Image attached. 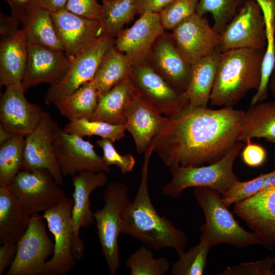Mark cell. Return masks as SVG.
Masks as SVG:
<instances>
[{"instance_id":"cell-15","label":"cell","mask_w":275,"mask_h":275,"mask_svg":"<svg viewBox=\"0 0 275 275\" xmlns=\"http://www.w3.org/2000/svg\"><path fill=\"white\" fill-rule=\"evenodd\" d=\"M56 159L63 177L73 176L85 171L108 174L110 168L104 162L89 141L59 128L53 142Z\"/></svg>"},{"instance_id":"cell-23","label":"cell","mask_w":275,"mask_h":275,"mask_svg":"<svg viewBox=\"0 0 275 275\" xmlns=\"http://www.w3.org/2000/svg\"><path fill=\"white\" fill-rule=\"evenodd\" d=\"M161 35L153 46V59L159 73L174 88L185 93L188 88L191 67L177 48L172 36Z\"/></svg>"},{"instance_id":"cell-9","label":"cell","mask_w":275,"mask_h":275,"mask_svg":"<svg viewBox=\"0 0 275 275\" xmlns=\"http://www.w3.org/2000/svg\"><path fill=\"white\" fill-rule=\"evenodd\" d=\"M266 43L262 10L255 0H245L220 34L219 49L222 52L239 48L265 50Z\"/></svg>"},{"instance_id":"cell-35","label":"cell","mask_w":275,"mask_h":275,"mask_svg":"<svg viewBox=\"0 0 275 275\" xmlns=\"http://www.w3.org/2000/svg\"><path fill=\"white\" fill-rule=\"evenodd\" d=\"M67 133L78 135L82 138L97 135L113 142L121 140L125 136V127L123 125H115L102 121L80 119L69 121L63 129Z\"/></svg>"},{"instance_id":"cell-25","label":"cell","mask_w":275,"mask_h":275,"mask_svg":"<svg viewBox=\"0 0 275 275\" xmlns=\"http://www.w3.org/2000/svg\"><path fill=\"white\" fill-rule=\"evenodd\" d=\"M137 91L130 77L99 96L96 108L89 119L115 125H125L127 108Z\"/></svg>"},{"instance_id":"cell-37","label":"cell","mask_w":275,"mask_h":275,"mask_svg":"<svg viewBox=\"0 0 275 275\" xmlns=\"http://www.w3.org/2000/svg\"><path fill=\"white\" fill-rule=\"evenodd\" d=\"M245 0H199L196 13L201 16L210 13L213 29L219 34L235 15Z\"/></svg>"},{"instance_id":"cell-3","label":"cell","mask_w":275,"mask_h":275,"mask_svg":"<svg viewBox=\"0 0 275 275\" xmlns=\"http://www.w3.org/2000/svg\"><path fill=\"white\" fill-rule=\"evenodd\" d=\"M265 50L239 48L221 53L210 104L233 107L252 90L258 89Z\"/></svg>"},{"instance_id":"cell-10","label":"cell","mask_w":275,"mask_h":275,"mask_svg":"<svg viewBox=\"0 0 275 275\" xmlns=\"http://www.w3.org/2000/svg\"><path fill=\"white\" fill-rule=\"evenodd\" d=\"M73 199L65 197L41 215L55 241L52 257L45 264L46 275H64L76 264L73 252Z\"/></svg>"},{"instance_id":"cell-4","label":"cell","mask_w":275,"mask_h":275,"mask_svg":"<svg viewBox=\"0 0 275 275\" xmlns=\"http://www.w3.org/2000/svg\"><path fill=\"white\" fill-rule=\"evenodd\" d=\"M193 195L202 209L205 223L200 227V239L211 246L227 243L243 249L261 242L256 234L245 230L235 219L222 201L217 191L204 187H196Z\"/></svg>"},{"instance_id":"cell-41","label":"cell","mask_w":275,"mask_h":275,"mask_svg":"<svg viewBox=\"0 0 275 275\" xmlns=\"http://www.w3.org/2000/svg\"><path fill=\"white\" fill-rule=\"evenodd\" d=\"M96 144L102 149V158L107 166L110 167L116 165L124 174L132 171L135 160L131 154L128 153L121 155L114 147L113 142L107 139L97 140Z\"/></svg>"},{"instance_id":"cell-31","label":"cell","mask_w":275,"mask_h":275,"mask_svg":"<svg viewBox=\"0 0 275 275\" xmlns=\"http://www.w3.org/2000/svg\"><path fill=\"white\" fill-rule=\"evenodd\" d=\"M99 95L93 80L86 82L53 105L60 114L69 121L90 119L98 101Z\"/></svg>"},{"instance_id":"cell-21","label":"cell","mask_w":275,"mask_h":275,"mask_svg":"<svg viewBox=\"0 0 275 275\" xmlns=\"http://www.w3.org/2000/svg\"><path fill=\"white\" fill-rule=\"evenodd\" d=\"M28 44V65L21 81L24 91L42 83L52 86L60 81L71 62L65 52L40 45Z\"/></svg>"},{"instance_id":"cell-44","label":"cell","mask_w":275,"mask_h":275,"mask_svg":"<svg viewBox=\"0 0 275 275\" xmlns=\"http://www.w3.org/2000/svg\"><path fill=\"white\" fill-rule=\"evenodd\" d=\"M242 149L241 156L243 162L248 166L257 168L265 161L267 153L265 149L260 145L247 142Z\"/></svg>"},{"instance_id":"cell-49","label":"cell","mask_w":275,"mask_h":275,"mask_svg":"<svg viewBox=\"0 0 275 275\" xmlns=\"http://www.w3.org/2000/svg\"><path fill=\"white\" fill-rule=\"evenodd\" d=\"M68 0H35L33 4L54 13L65 9Z\"/></svg>"},{"instance_id":"cell-24","label":"cell","mask_w":275,"mask_h":275,"mask_svg":"<svg viewBox=\"0 0 275 275\" xmlns=\"http://www.w3.org/2000/svg\"><path fill=\"white\" fill-rule=\"evenodd\" d=\"M28 44L21 30L1 38L0 84L21 82L26 70Z\"/></svg>"},{"instance_id":"cell-53","label":"cell","mask_w":275,"mask_h":275,"mask_svg":"<svg viewBox=\"0 0 275 275\" xmlns=\"http://www.w3.org/2000/svg\"><path fill=\"white\" fill-rule=\"evenodd\" d=\"M258 4L268 5L271 9L273 16L275 17V0H255Z\"/></svg>"},{"instance_id":"cell-14","label":"cell","mask_w":275,"mask_h":275,"mask_svg":"<svg viewBox=\"0 0 275 275\" xmlns=\"http://www.w3.org/2000/svg\"><path fill=\"white\" fill-rule=\"evenodd\" d=\"M172 37L186 63L191 67L219 48L220 34L204 16L197 13L173 30Z\"/></svg>"},{"instance_id":"cell-7","label":"cell","mask_w":275,"mask_h":275,"mask_svg":"<svg viewBox=\"0 0 275 275\" xmlns=\"http://www.w3.org/2000/svg\"><path fill=\"white\" fill-rule=\"evenodd\" d=\"M47 170H20L8 187L30 215L57 205L65 193Z\"/></svg>"},{"instance_id":"cell-52","label":"cell","mask_w":275,"mask_h":275,"mask_svg":"<svg viewBox=\"0 0 275 275\" xmlns=\"http://www.w3.org/2000/svg\"><path fill=\"white\" fill-rule=\"evenodd\" d=\"M268 89L270 91L271 94L275 97V65L269 79Z\"/></svg>"},{"instance_id":"cell-8","label":"cell","mask_w":275,"mask_h":275,"mask_svg":"<svg viewBox=\"0 0 275 275\" xmlns=\"http://www.w3.org/2000/svg\"><path fill=\"white\" fill-rule=\"evenodd\" d=\"M38 213L31 215L25 232L17 243L16 256L6 275H46L47 259L54 243L49 237L45 222Z\"/></svg>"},{"instance_id":"cell-20","label":"cell","mask_w":275,"mask_h":275,"mask_svg":"<svg viewBox=\"0 0 275 275\" xmlns=\"http://www.w3.org/2000/svg\"><path fill=\"white\" fill-rule=\"evenodd\" d=\"M50 13L64 52L71 61L104 34L100 20L65 9Z\"/></svg>"},{"instance_id":"cell-48","label":"cell","mask_w":275,"mask_h":275,"mask_svg":"<svg viewBox=\"0 0 275 275\" xmlns=\"http://www.w3.org/2000/svg\"><path fill=\"white\" fill-rule=\"evenodd\" d=\"M0 21L1 38L6 37L18 30L19 23L12 16H6L1 12Z\"/></svg>"},{"instance_id":"cell-28","label":"cell","mask_w":275,"mask_h":275,"mask_svg":"<svg viewBox=\"0 0 275 275\" xmlns=\"http://www.w3.org/2000/svg\"><path fill=\"white\" fill-rule=\"evenodd\" d=\"M222 52L219 48L191 67L190 80L185 93L191 107H207Z\"/></svg>"},{"instance_id":"cell-11","label":"cell","mask_w":275,"mask_h":275,"mask_svg":"<svg viewBox=\"0 0 275 275\" xmlns=\"http://www.w3.org/2000/svg\"><path fill=\"white\" fill-rule=\"evenodd\" d=\"M129 77L138 93L163 116H175L189 104L185 92L176 90L145 62L132 66Z\"/></svg>"},{"instance_id":"cell-16","label":"cell","mask_w":275,"mask_h":275,"mask_svg":"<svg viewBox=\"0 0 275 275\" xmlns=\"http://www.w3.org/2000/svg\"><path fill=\"white\" fill-rule=\"evenodd\" d=\"M234 213L252 230L261 245L275 246V186L235 204Z\"/></svg>"},{"instance_id":"cell-5","label":"cell","mask_w":275,"mask_h":275,"mask_svg":"<svg viewBox=\"0 0 275 275\" xmlns=\"http://www.w3.org/2000/svg\"><path fill=\"white\" fill-rule=\"evenodd\" d=\"M244 147L237 141L226 155L218 161L207 166L169 168L171 180L162 188V193L177 199L189 187H204L225 194L239 180L233 171L234 161Z\"/></svg>"},{"instance_id":"cell-50","label":"cell","mask_w":275,"mask_h":275,"mask_svg":"<svg viewBox=\"0 0 275 275\" xmlns=\"http://www.w3.org/2000/svg\"><path fill=\"white\" fill-rule=\"evenodd\" d=\"M275 186V170L268 173L261 190L269 189Z\"/></svg>"},{"instance_id":"cell-27","label":"cell","mask_w":275,"mask_h":275,"mask_svg":"<svg viewBox=\"0 0 275 275\" xmlns=\"http://www.w3.org/2000/svg\"><path fill=\"white\" fill-rule=\"evenodd\" d=\"M254 138L275 143V102H258L244 111L237 140L246 143Z\"/></svg>"},{"instance_id":"cell-47","label":"cell","mask_w":275,"mask_h":275,"mask_svg":"<svg viewBox=\"0 0 275 275\" xmlns=\"http://www.w3.org/2000/svg\"><path fill=\"white\" fill-rule=\"evenodd\" d=\"M9 4L11 10L12 17L19 23L21 22L22 18L28 8L35 0H5Z\"/></svg>"},{"instance_id":"cell-40","label":"cell","mask_w":275,"mask_h":275,"mask_svg":"<svg viewBox=\"0 0 275 275\" xmlns=\"http://www.w3.org/2000/svg\"><path fill=\"white\" fill-rule=\"evenodd\" d=\"M268 173L261 174L252 180L236 182L225 194L222 195L226 206L229 207L261 190Z\"/></svg>"},{"instance_id":"cell-32","label":"cell","mask_w":275,"mask_h":275,"mask_svg":"<svg viewBox=\"0 0 275 275\" xmlns=\"http://www.w3.org/2000/svg\"><path fill=\"white\" fill-rule=\"evenodd\" d=\"M259 6L266 23L267 43L262 61L260 85L253 96L250 105H254L267 99L269 79L275 65V17L268 5L260 4Z\"/></svg>"},{"instance_id":"cell-26","label":"cell","mask_w":275,"mask_h":275,"mask_svg":"<svg viewBox=\"0 0 275 275\" xmlns=\"http://www.w3.org/2000/svg\"><path fill=\"white\" fill-rule=\"evenodd\" d=\"M21 23V31L28 43L64 51L50 12L32 4L25 12Z\"/></svg>"},{"instance_id":"cell-13","label":"cell","mask_w":275,"mask_h":275,"mask_svg":"<svg viewBox=\"0 0 275 275\" xmlns=\"http://www.w3.org/2000/svg\"><path fill=\"white\" fill-rule=\"evenodd\" d=\"M59 128L57 122L50 114L43 111L37 126L25 136L21 170H47L52 175L56 182L61 185L64 183L63 176L53 148Z\"/></svg>"},{"instance_id":"cell-51","label":"cell","mask_w":275,"mask_h":275,"mask_svg":"<svg viewBox=\"0 0 275 275\" xmlns=\"http://www.w3.org/2000/svg\"><path fill=\"white\" fill-rule=\"evenodd\" d=\"M14 134H15L5 129L0 124V145L10 140Z\"/></svg>"},{"instance_id":"cell-43","label":"cell","mask_w":275,"mask_h":275,"mask_svg":"<svg viewBox=\"0 0 275 275\" xmlns=\"http://www.w3.org/2000/svg\"><path fill=\"white\" fill-rule=\"evenodd\" d=\"M65 9L86 18L101 20L102 6L98 0H68Z\"/></svg>"},{"instance_id":"cell-18","label":"cell","mask_w":275,"mask_h":275,"mask_svg":"<svg viewBox=\"0 0 275 275\" xmlns=\"http://www.w3.org/2000/svg\"><path fill=\"white\" fill-rule=\"evenodd\" d=\"M164 30L159 13H143L130 28L117 35L114 45L133 66L145 62Z\"/></svg>"},{"instance_id":"cell-22","label":"cell","mask_w":275,"mask_h":275,"mask_svg":"<svg viewBox=\"0 0 275 275\" xmlns=\"http://www.w3.org/2000/svg\"><path fill=\"white\" fill-rule=\"evenodd\" d=\"M126 117L125 129L132 136L139 154L148 149L168 120V117L154 109L138 92L127 108Z\"/></svg>"},{"instance_id":"cell-1","label":"cell","mask_w":275,"mask_h":275,"mask_svg":"<svg viewBox=\"0 0 275 275\" xmlns=\"http://www.w3.org/2000/svg\"><path fill=\"white\" fill-rule=\"evenodd\" d=\"M244 113L233 107L213 109L188 104L168 117L150 146L169 168L214 163L237 142Z\"/></svg>"},{"instance_id":"cell-12","label":"cell","mask_w":275,"mask_h":275,"mask_svg":"<svg viewBox=\"0 0 275 275\" xmlns=\"http://www.w3.org/2000/svg\"><path fill=\"white\" fill-rule=\"evenodd\" d=\"M113 36L104 34L71 60L62 79L50 86L44 97L46 104H54L87 82L92 80L107 49L114 44Z\"/></svg>"},{"instance_id":"cell-54","label":"cell","mask_w":275,"mask_h":275,"mask_svg":"<svg viewBox=\"0 0 275 275\" xmlns=\"http://www.w3.org/2000/svg\"><path fill=\"white\" fill-rule=\"evenodd\" d=\"M274 32H275V22H274Z\"/></svg>"},{"instance_id":"cell-29","label":"cell","mask_w":275,"mask_h":275,"mask_svg":"<svg viewBox=\"0 0 275 275\" xmlns=\"http://www.w3.org/2000/svg\"><path fill=\"white\" fill-rule=\"evenodd\" d=\"M30 216L10 192L0 186V243H17L25 232Z\"/></svg>"},{"instance_id":"cell-6","label":"cell","mask_w":275,"mask_h":275,"mask_svg":"<svg viewBox=\"0 0 275 275\" xmlns=\"http://www.w3.org/2000/svg\"><path fill=\"white\" fill-rule=\"evenodd\" d=\"M104 204L94 212L95 221L103 254L112 275L120 266L118 239L122 233L123 217L130 202L128 187L120 182H110L103 193Z\"/></svg>"},{"instance_id":"cell-46","label":"cell","mask_w":275,"mask_h":275,"mask_svg":"<svg viewBox=\"0 0 275 275\" xmlns=\"http://www.w3.org/2000/svg\"><path fill=\"white\" fill-rule=\"evenodd\" d=\"M17 243H5L0 246V275L9 267L16 256Z\"/></svg>"},{"instance_id":"cell-19","label":"cell","mask_w":275,"mask_h":275,"mask_svg":"<svg viewBox=\"0 0 275 275\" xmlns=\"http://www.w3.org/2000/svg\"><path fill=\"white\" fill-rule=\"evenodd\" d=\"M24 92L21 82L6 86L1 97L0 121L7 130L26 136L37 126L43 111L39 105L30 103Z\"/></svg>"},{"instance_id":"cell-38","label":"cell","mask_w":275,"mask_h":275,"mask_svg":"<svg viewBox=\"0 0 275 275\" xmlns=\"http://www.w3.org/2000/svg\"><path fill=\"white\" fill-rule=\"evenodd\" d=\"M211 246L209 242L201 239L199 243L188 252L179 254V259L171 268L172 275H202L206 265L207 258Z\"/></svg>"},{"instance_id":"cell-34","label":"cell","mask_w":275,"mask_h":275,"mask_svg":"<svg viewBox=\"0 0 275 275\" xmlns=\"http://www.w3.org/2000/svg\"><path fill=\"white\" fill-rule=\"evenodd\" d=\"M24 140L23 136L14 134L0 145V186L8 187L21 170Z\"/></svg>"},{"instance_id":"cell-45","label":"cell","mask_w":275,"mask_h":275,"mask_svg":"<svg viewBox=\"0 0 275 275\" xmlns=\"http://www.w3.org/2000/svg\"><path fill=\"white\" fill-rule=\"evenodd\" d=\"M173 0H136L138 13H159L161 11Z\"/></svg>"},{"instance_id":"cell-2","label":"cell","mask_w":275,"mask_h":275,"mask_svg":"<svg viewBox=\"0 0 275 275\" xmlns=\"http://www.w3.org/2000/svg\"><path fill=\"white\" fill-rule=\"evenodd\" d=\"M153 152L150 146L144 153L141 182L134 200L129 202L124 212L122 233L138 239L151 250L173 249L179 255L185 251L186 235L167 217L158 214L150 199L148 176Z\"/></svg>"},{"instance_id":"cell-30","label":"cell","mask_w":275,"mask_h":275,"mask_svg":"<svg viewBox=\"0 0 275 275\" xmlns=\"http://www.w3.org/2000/svg\"><path fill=\"white\" fill-rule=\"evenodd\" d=\"M131 68L125 54L112 45L103 56L92 79L99 96L129 78Z\"/></svg>"},{"instance_id":"cell-39","label":"cell","mask_w":275,"mask_h":275,"mask_svg":"<svg viewBox=\"0 0 275 275\" xmlns=\"http://www.w3.org/2000/svg\"><path fill=\"white\" fill-rule=\"evenodd\" d=\"M199 0H173L159 13L164 29L173 30L196 13Z\"/></svg>"},{"instance_id":"cell-33","label":"cell","mask_w":275,"mask_h":275,"mask_svg":"<svg viewBox=\"0 0 275 275\" xmlns=\"http://www.w3.org/2000/svg\"><path fill=\"white\" fill-rule=\"evenodd\" d=\"M101 22L104 34L117 35L123 26L130 21L138 11L136 0H101Z\"/></svg>"},{"instance_id":"cell-17","label":"cell","mask_w":275,"mask_h":275,"mask_svg":"<svg viewBox=\"0 0 275 275\" xmlns=\"http://www.w3.org/2000/svg\"><path fill=\"white\" fill-rule=\"evenodd\" d=\"M107 179V173L103 171H85L73 176V252L76 260L83 258L85 250L84 241L79 236L80 229L89 227L95 221L94 212L91 209L90 195L97 188L104 186Z\"/></svg>"},{"instance_id":"cell-36","label":"cell","mask_w":275,"mask_h":275,"mask_svg":"<svg viewBox=\"0 0 275 275\" xmlns=\"http://www.w3.org/2000/svg\"><path fill=\"white\" fill-rule=\"evenodd\" d=\"M151 250L142 246L130 254L125 265L131 275H164L169 271L168 260L164 257L154 258Z\"/></svg>"},{"instance_id":"cell-42","label":"cell","mask_w":275,"mask_h":275,"mask_svg":"<svg viewBox=\"0 0 275 275\" xmlns=\"http://www.w3.org/2000/svg\"><path fill=\"white\" fill-rule=\"evenodd\" d=\"M275 264V257L255 261L241 263L231 267H228L218 275H274L273 266Z\"/></svg>"}]
</instances>
